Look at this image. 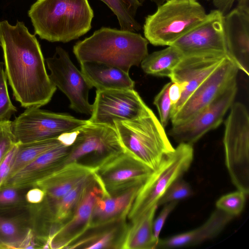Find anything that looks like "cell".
Segmentation results:
<instances>
[{"mask_svg":"<svg viewBox=\"0 0 249 249\" xmlns=\"http://www.w3.org/2000/svg\"><path fill=\"white\" fill-rule=\"evenodd\" d=\"M234 217L217 209L200 226L185 232L159 239L156 249L183 248L201 244L218 236Z\"/></svg>","mask_w":249,"mask_h":249,"instance_id":"obj_22","label":"cell"},{"mask_svg":"<svg viewBox=\"0 0 249 249\" xmlns=\"http://www.w3.org/2000/svg\"><path fill=\"white\" fill-rule=\"evenodd\" d=\"M61 143H63L59 138L29 143H18L17 153L8 178L42 154Z\"/></svg>","mask_w":249,"mask_h":249,"instance_id":"obj_29","label":"cell"},{"mask_svg":"<svg viewBox=\"0 0 249 249\" xmlns=\"http://www.w3.org/2000/svg\"><path fill=\"white\" fill-rule=\"evenodd\" d=\"M184 54L177 47L171 45L148 54L141 63L143 71L154 76L168 77Z\"/></svg>","mask_w":249,"mask_h":249,"instance_id":"obj_28","label":"cell"},{"mask_svg":"<svg viewBox=\"0 0 249 249\" xmlns=\"http://www.w3.org/2000/svg\"><path fill=\"white\" fill-rule=\"evenodd\" d=\"M225 161L237 190L249 193V114L240 102L233 103L225 122Z\"/></svg>","mask_w":249,"mask_h":249,"instance_id":"obj_7","label":"cell"},{"mask_svg":"<svg viewBox=\"0 0 249 249\" xmlns=\"http://www.w3.org/2000/svg\"><path fill=\"white\" fill-rule=\"evenodd\" d=\"M246 196L244 193L239 190L226 194L217 200L216 207L217 209L235 217L243 211Z\"/></svg>","mask_w":249,"mask_h":249,"instance_id":"obj_32","label":"cell"},{"mask_svg":"<svg viewBox=\"0 0 249 249\" xmlns=\"http://www.w3.org/2000/svg\"><path fill=\"white\" fill-rule=\"evenodd\" d=\"M89 123L70 115L27 108L12 121L11 128L16 142L29 143L58 138L77 131Z\"/></svg>","mask_w":249,"mask_h":249,"instance_id":"obj_8","label":"cell"},{"mask_svg":"<svg viewBox=\"0 0 249 249\" xmlns=\"http://www.w3.org/2000/svg\"><path fill=\"white\" fill-rule=\"evenodd\" d=\"M171 82L165 84L155 96L154 104L157 107L160 117V122L165 128L171 119L172 104L168 95Z\"/></svg>","mask_w":249,"mask_h":249,"instance_id":"obj_35","label":"cell"},{"mask_svg":"<svg viewBox=\"0 0 249 249\" xmlns=\"http://www.w3.org/2000/svg\"><path fill=\"white\" fill-rule=\"evenodd\" d=\"M178 201H172L164 204V207L155 220L153 221V232L156 238L159 240L160 231L170 213L175 208Z\"/></svg>","mask_w":249,"mask_h":249,"instance_id":"obj_38","label":"cell"},{"mask_svg":"<svg viewBox=\"0 0 249 249\" xmlns=\"http://www.w3.org/2000/svg\"><path fill=\"white\" fill-rule=\"evenodd\" d=\"M103 194L102 189L95 179L71 218L49 239V248L65 249L89 228L95 204Z\"/></svg>","mask_w":249,"mask_h":249,"instance_id":"obj_19","label":"cell"},{"mask_svg":"<svg viewBox=\"0 0 249 249\" xmlns=\"http://www.w3.org/2000/svg\"><path fill=\"white\" fill-rule=\"evenodd\" d=\"M124 150L116 129L109 125L89 123L76 132L65 165L83 158L103 159Z\"/></svg>","mask_w":249,"mask_h":249,"instance_id":"obj_14","label":"cell"},{"mask_svg":"<svg viewBox=\"0 0 249 249\" xmlns=\"http://www.w3.org/2000/svg\"><path fill=\"white\" fill-rule=\"evenodd\" d=\"M236 0H213L214 6L224 16L231 9Z\"/></svg>","mask_w":249,"mask_h":249,"instance_id":"obj_41","label":"cell"},{"mask_svg":"<svg viewBox=\"0 0 249 249\" xmlns=\"http://www.w3.org/2000/svg\"><path fill=\"white\" fill-rule=\"evenodd\" d=\"M183 90V87L180 84L174 82L171 83L168 89V95L172 104V108L175 106L180 99Z\"/></svg>","mask_w":249,"mask_h":249,"instance_id":"obj_40","label":"cell"},{"mask_svg":"<svg viewBox=\"0 0 249 249\" xmlns=\"http://www.w3.org/2000/svg\"><path fill=\"white\" fill-rule=\"evenodd\" d=\"M27 190L12 187L0 189V212H11L27 208L29 204L25 198Z\"/></svg>","mask_w":249,"mask_h":249,"instance_id":"obj_31","label":"cell"},{"mask_svg":"<svg viewBox=\"0 0 249 249\" xmlns=\"http://www.w3.org/2000/svg\"><path fill=\"white\" fill-rule=\"evenodd\" d=\"M193 145L180 143L162 159L144 182L127 215L130 221L157 203L167 188L189 170L194 159Z\"/></svg>","mask_w":249,"mask_h":249,"instance_id":"obj_6","label":"cell"},{"mask_svg":"<svg viewBox=\"0 0 249 249\" xmlns=\"http://www.w3.org/2000/svg\"><path fill=\"white\" fill-rule=\"evenodd\" d=\"M227 56L249 75V10L238 7L224 16Z\"/></svg>","mask_w":249,"mask_h":249,"instance_id":"obj_18","label":"cell"},{"mask_svg":"<svg viewBox=\"0 0 249 249\" xmlns=\"http://www.w3.org/2000/svg\"><path fill=\"white\" fill-rule=\"evenodd\" d=\"M28 206L19 211L0 212V249L20 248L31 230Z\"/></svg>","mask_w":249,"mask_h":249,"instance_id":"obj_25","label":"cell"},{"mask_svg":"<svg viewBox=\"0 0 249 249\" xmlns=\"http://www.w3.org/2000/svg\"><path fill=\"white\" fill-rule=\"evenodd\" d=\"M11 121H0V163L17 143L11 128Z\"/></svg>","mask_w":249,"mask_h":249,"instance_id":"obj_36","label":"cell"},{"mask_svg":"<svg viewBox=\"0 0 249 249\" xmlns=\"http://www.w3.org/2000/svg\"><path fill=\"white\" fill-rule=\"evenodd\" d=\"M95 169L94 165L71 162L40 180L34 187L44 190L43 201L53 205L77 185L92 176Z\"/></svg>","mask_w":249,"mask_h":249,"instance_id":"obj_20","label":"cell"},{"mask_svg":"<svg viewBox=\"0 0 249 249\" xmlns=\"http://www.w3.org/2000/svg\"><path fill=\"white\" fill-rule=\"evenodd\" d=\"M158 206L130 221L122 249H156L159 240L155 237L153 224Z\"/></svg>","mask_w":249,"mask_h":249,"instance_id":"obj_26","label":"cell"},{"mask_svg":"<svg viewBox=\"0 0 249 249\" xmlns=\"http://www.w3.org/2000/svg\"><path fill=\"white\" fill-rule=\"evenodd\" d=\"M45 60L52 82L68 97L71 108L91 115L92 105L88 96L93 87L71 61L69 53L61 47H57L53 55Z\"/></svg>","mask_w":249,"mask_h":249,"instance_id":"obj_10","label":"cell"},{"mask_svg":"<svg viewBox=\"0 0 249 249\" xmlns=\"http://www.w3.org/2000/svg\"><path fill=\"white\" fill-rule=\"evenodd\" d=\"M71 147V145L61 143L45 152L8 178L0 189H28L34 187L38 181L65 165Z\"/></svg>","mask_w":249,"mask_h":249,"instance_id":"obj_17","label":"cell"},{"mask_svg":"<svg viewBox=\"0 0 249 249\" xmlns=\"http://www.w3.org/2000/svg\"><path fill=\"white\" fill-rule=\"evenodd\" d=\"M239 69L228 57L193 92L171 118L172 125L183 124L210 104L237 79Z\"/></svg>","mask_w":249,"mask_h":249,"instance_id":"obj_15","label":"cell"},{"mask_svg":"<svg viewBox=\"0 0 249 249\" xmlns=\"http://www.w3.org/2000/svg\"><path fill=\"white\" fill-rule=\"evenodd\" d=\"M149 0L152 2L154 3L157 6H159L164 3L166 0H139V1L142 4L143 2Z\"/></svg>","mask_w":249,"mask_h":249,"instance_id":"obj_43","label":"cell"},{"mask_svg":"<svg viewBox=\"0 0 249 249\" xmlns=\"http://www.w3.org/2000/svg\"><path fill=\"white\" fill-rule=\"evenodd\" d=\"M94 166L95 179L108 196L143 184L153 171L125 150L103 159Z\"/></svg>","mask_w":249,"mask_h":249,"instance_id":"obj_9","label":"cell"},{"mask_svg":"<svg viewBox=\"0 0 249 249\" xmlns=\"http://www.w3.org/2000/svg\"><path fill=\"white\" fill-rule=\"evenodd\" d=\"M28 16L41 39L67 43L90 30L94 14L88 0H37Z\"/></svg>","mask_w":249,"mask_h":249,"instance_id":"obj_2","label":"cell"},{"mask_svg":"<svg viewBox=\"0 0 249 249\" xmlns=\"http://www.w3.org/2000/svg\"></svg>","mask_w":249,"mask_h":249,"instance_id":"obj_45","label":"cell"},{"mask_svg":"<svg viewBox=\"0 0 249 249\" xmlns=\"http://www.w3.org/2000/svg\"><path fill=\"white\" fill-rule=\"evenodd\" d=\"M45 197V192L38 187H33L28 189L25 194L26 201L29 204H36L43 201Z\"/></svg>","mask_w":249,"mask_h":249,"instance_id":"obj_39","label":"cell"},{"mask_svg":"<svg viewBox=\"0 0 249 249\" xmlns=\"http://www.w3.org/2000/svg\"><path fill=\"white\" fill-rule=\"evenodd\" d=\"M171 45L177 47L184 54L221 52L227 55L224 15L217 9L211 11L202 21Z\"/></svg>","mask_w":249,"mask_h":249,"instance_id":"obj_16","label":"cell"},{"mask_svg":"<svg viewBox=\"0 0 249 249\" xmlns=\"http://www.w3.org/2000/svg\"><path fill=\"white\" fill-rule=\"evenodd\" d=\"M3 67L4 63L0 61V121L10 120L17 110L9 96L7 79Z\"/></svg>","mask_w":249,"mask_h":249,"instance_id":"obj_34","label":"cell"},{"mask_svg":"<svg viewBox=\"0 0 249 249\" xmlns=\"http://www.w3.org/2000/svg\"><path fill=\"white\" fill-rule=\"evenodd\" d=\"M205 10L196 0H166L145 18V38L154 46H171L202 21Z\"/></svg>","mask_w":249,"mask_h":249,"instance_id":"obj_5","label":"cell"},{"mask_svg":"<svg viewBox=\"0 0 249 249\" xmlns=\"http://www.w3.org/2000/svg\"><path fill=\"white\" fill-rule=\"evenodd\" d=\"M114 125L124 150L152 171L174 149L152 110L136 119L116 121Z\"/></svg>","mask_w":249,"mask_h":249,"instance_id":"obj_4","label":"cell"},{"mask_svg":"<svg viewBox=\"0 0 249 249\" xmlns=\"http://www.w3.org/2000/svg\"><path fill=\"white\" fill-rule=\"evenodd\" d=\"M18 149L17 142L7 153L0 163V189L9 177Z\"/></svg>","mask_w":249,"mask_h":249,"instance_id":"obj_37","label":"cell"},{"mask_svg":"<svg viewBox=\"0 0 249 249\" xmlns=\"http://www.w3.org/2000/svg\"><path fill=\"white\" fill-rule=\"evenodd\" d=\"M94 180L93 175L77 185L53 205H48L42 201L52 217V236L71 218Z\"/></svg>","mask_w":249,"mask_h":249,"instance_id":"obj_27","label":"cell"},{"mask_svg":"<svg viewBox=\"0 0 249 249\" xmlns=\"http://www.w3.org/2000/svg\"><path fill=\"white\" fill-rule=\"evenodd\" d=\"M237 7L249 10V0H237Z\"/></svg>","mask_w":249,"mask_h":249,"instance_id":"obj_42","label":"cell"},{"mask_svg":"<svg viewBox=\"0 0 249 249\" xmlns=\"http://www.w3.org/2000/svg\"></svg>","mask_w":249,"mask_h":249,"instance_id":"obj_44","label":"cell"},{"mask_svg":"<svg viewBox=\"0 0 249 249\" xmlns=\"http://www.w3.org/2000/svg\"><path fill=\"white\" fill-rule=\"evenodd\" d=\"M193 194L190 184L181 178H179L167 188L159 200L157 206H161L172 201H178L192 196Z\"/></svg>","mask_w":249,"mask_h":249,"instance_id":"obj_33","label":"cell"},{"mask_svg":"<svg viewBox=\"0 0 249 249\" xmlns=\"http://www.w3.org/2000/svg\"><path fill=\"white\" fill-rule=\"evenodd\" d=\"M116 16L120 29L136 32L142 29L136 18L138 8L142 5L139 0H100Z\"/></svg>","mask_w":249,"mask_h":249,"instance_id":"obj_30","label":"cell"},{"mask_svg":"<svg viewBox=\"0 0 249 249\" xmlns=\"http://www.w3.org/2000/svg\"><path fill=\"white\" fill-rule=\"evenodd\" d=\"M80 67L86 78L97 90L134 89L135 82L120 69L93 61L80 63Z\"/></svg>","mask_w":249,"mask_h":249,"instance_id":"obj_24","label":"cell"},{"mask_svg":"<svg viewBox=\"0 0 249 249\" xmlns=\"http://www.w3.org/2000/svg\"><path fill=\"white\" fill-rule=\"evenodd\" d=\"M148 41L135 32L102 27L78 41L73 52L78 62L105 63L129 73L148 54Z\"/></svg>","mask_w":249,"mask_h":249,"instance_id":"obj_3","label":"cell"},{"mask_svg":"<svg viewBox=\"0 0 249 249\" xmlns=\"http://www.w3.org/2000/svg\"><path fill=\"white\" fill-rule=\"evenodd\" d=\"M151 110L134 89L96 90L88 121L115 128L116 121L136 119Z\"/></svg>","mask_w":249,"mask_h":249,"instance_id":"obj_11","label":"cell"},{"mask_svg":"<svg viewBox=\"0 0 249 249\" xmlns=\"http://www.w3.org/2000/svg\"><path fill=\"white\" fill-rule=\"evenodd\" d=\"M127 218L89 228L65 249H122L128 227Z\"/></svg>","mask_w":249,"mask_h":249,"instance_id":"obj_21","label":"cell"},{"mask_svg":"<svg viewBox=\"0 0 249 249\" xmlns=\"http://www.w3.org/2000/svg\"><path fill=\"white\" fill-rule=\"evenodd\" d=\"M228 57L226 53L221 52L184 54L169 77L172 82L180 84L183 88L180 99L172 108L171 118L178 111L197 88Z\"/></svg>","mask_w":249,"mask_h":249,"instance_id":"obj_13","label":"cell"},{"mask_svg":"<svg viewBox=\"0 0 249 249\" xmlns=\"http://www.w3.org/2000/svg\"><path fill=\"white\" fill-rule=\"evenodd\" d=\"M234 81L210 104L186 122L172 125L169 135L178 143L193 145L210 130L217 128L234 103L237 92Z\"/></svg>","mask_w":249,"mask_h":249,"instance_id":"obj_12","label":"cell"},{"mask_svg":"<svg viewBox=\"0 0 249 249\" xmlns=\"http://www.w3.org/2000/svg\"><path fill=\"white\" fill-rule=\"evenodd\" d=\"M0 42L5 71L13 96L27 108L44 106L52 99L57 88L47 73L45 59L36 36L24 22L12 25L0 21Z\"/></svg>","mask_w":249,"mask_h":249,"instance_id":"obj_1","label":"cell"},{"mask_svg":"<svg viewBox=\"0 0 249 249\" xmlns=\"http://www.w3.org/2000/svg\"><path fill=\"white\" fill-rule=\"evenodd\" d=\"M143 184L114 195L103 194L95 204L90 227L115 220L127 218L135 199Z\"/></svg>","mask_w":249,"mask_h":249,"instance_id":"obj_23","label":"cell"}]
</instances>
